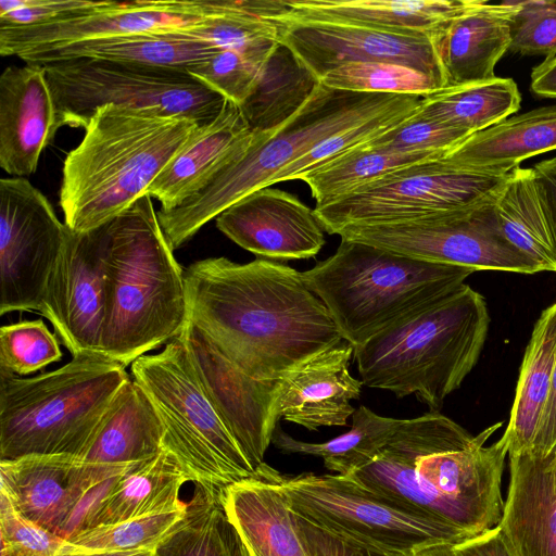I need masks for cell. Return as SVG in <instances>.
I'll use <instances>...</instances> for the list:
<instances>
[{
  "instance_id": "cell-36",
  "label": "cell",
  "mask_w": 556,
  "mask_h": 556,
  "mask_svg": "<svg viewBox=\"0 0 556 556\" xmlns=\"http://www.w3.org/2000/svg\"><path fill=\"white\" fill-rule=\"evenodd\" d=\"M401 420L380 416L362 405L352 416V428L329 441L303 442L292 438L277 426L271 443L285 454L320 457L328 470L349 477L376 457L389 442Z\"/></svg>"
},
{
  "instance_id": "cell-49",
  "label": "cell",
  "mask_w": 556,
  "mask_h": 556,
  "mask_svg": "<svg viewBox=\"0 0 556 556\" xmlns=\"http://www.w3.org/2000/svg\"><path fill=\"white\" fill-rule=\"evenodd\" d=\"M458 556H517L498 527L453 545Z\"/></svg>"
},
{
  "instance_id": "cell-2",
  "label": "cell",
  "mask_w": 556,
  "mask_h": 556,
  "mask_svg": "<svg viewBox=\"0 0 556 556\" xmlns=\"http://www.w3.org/2000/svg\"><path fill=\"white\" fill-rule=\"evenodd\" d=\"M200 126L113 104L98 108L64 160L59 195L64 224L88 232L130 207Z\"/></svg>"
},
{
  "instance_id": "cell-48",
  "label": "cell",
  "mask_w": 556,
  "mask_h": 556,
  "mask_svg": "<svg viewBox=\"0 0 556 556\" xmlns=\"http://www.w3.org/2000/svg\"><path fill=\"white\" fill-rule=\"evenodd\" d=\"M308 556H369L296 516Z\"/></svg>"
},
{
  "instance_id": "cell-51",
  "label": "cell",
  "mask_w": 556,
  "mask_h": 556,
  "mask_svg": "<svg viewBox=\"0 0 556 556\" xmlns=\"http://www.w3.org/2000/svg\"><path fill=\"white\" fill-rule=\"evenodd\" d=\"M532 169L556 238V157L541 161Z\"/></svg>"
},
{
  "instance_id": "cell-15",
  "label": "cell",
  "mask_w": 556,
  "mask_h": 556,
  "mask_svg": "<svg viewBox=\"0 0 556 556\" xmlns=\"http://www.w3.org/2000/svg\"><path fill=\"white\" fill-rule=\"evenodd\" d=\"M231 0L102 1L89 13L62 21L0 26V54L26 56L60 46L152 31L177 30L226 13Z\"/></svg>"
},
{
  "instance_id": "cell-9",
  "label": "cell",
  "mask_w": 556,
  "mask_h": 556,
  "mask_svg": "<svg viewBox=\"0 0 556 556\" xmlns=\"http://www.w3.org/2000/svg\"><path fill=\"white\" fill-rule=\"evenodd\" d=\"M42 65L60 128H85L94 111L106 104L188 118L203 126L219 114L226 100L184 68L89 59Z\"/></svg>"
},
{
  "instance_id": "cell-28",
  "label": "cell",
  "mask_w": 556,
  "mask_h": 556,
  "mask_svg": "<svg viewBox=\"0 0 556 556\" xmlns=\"http://www.w3.org/2000/svg\"><path fill=\"white\" fill-rule=\"evenodd\" d=\"M471 0H290L293 17L435 38Z\"/></svg>"
},
{
  "instance_id": "cell-3",
  "label": "cell",
  "mask_w": 556,
  "mask_h": 556,
  "mask_svg": "<svg viewBox=\"0 0 556 556\" xmlns=\"http://www.w3.org/2000/svg\"><path fill=\"white\" fill-rule=\"evenodd\" d=\"M102 355L131 365L188 321L184 270L147 194L105 224Z\"/></svg>"
},
{
  "instance_id": "cell-42",
  "label": "cell",
  "mask_w": 556,
  "mask_h": 556,
  "mask_svg": "<svg viewBox=\"0 0 556 556\" xmlns=\"http://www.w3.org/2000/svg\"><path fill=\"white\" fill-rule=\"evenodd\" d=\"M61 357L56 337L41 319L23 320L0 329V370L25 376Z\"/></svg>"
},
{
  "instance_id": "cell-30",
  "label": "cell",
  "mask_w": 556,
  "mask_h": 556,
  "mask_svg": "<svg viewBox=\"0 0 556 556\" xmlns=\"http://www.w3.org/2000/svg\"><path fill=\"white\" fill-rule=\"evenodd\" d=\"M186 28V27H185ZM217 48L186 34L182 28L76 42L23 59L26 64H48L89 59L154 67L184 68L203 62Z\"/></svg>"
},
{
  "instance_id": "cell-10",
  "label": "cell",
  "mask_w": 556,
  "mask_h": 556,
  "mask_svg": "<svg viewBox=\"0 0 556 556\" xmlns=\"http://www.w3.org/2000/svg\"><path fill=\"white\" fill-rule=\"evenodd\" d=\"M278 482L296 516L372 556H409L427 545L463 542L451 527L399 509L350 477L279 473Z\"/></svg>"
},
{
  "instance_id": "cell-45",
  "label": "cell",
  "mask_w": 556,
  "mask_h": 556,
  "mask_svg": "<svg viewBox=\"0 0 556 556\" xmlns=\"http://www.w3.org/2000/svg\"><path fill=\"white\" fill-rule=\"evenodd\" d=\"M1 556H58L68 541L22 515L0 493Z\"/></svg>"
},
{
  "instance_id": "cell-43",
  "label": "cell",
  "mask_w": 556,
  "mask_h": 556,
  "mask_svg": "<svg viewBox=\"0 0 556 556\" xmlns=\"http://www.w3.org/2000/svg\"><path fill=\"white\" fill-rule=\"evenodd\" d=\"M267 60L242 51L223 49L188 67L187 72L224 99L241 106L252 93Z\"/></svg>"
},
{
  "instance_id": "cell-41",
  "label": "cell",
  "mask_w": 556,
  "mask_h": 556,
  "mask_svg": "<svg viewBox=\"0 0 556 556\" xmlns=\"http://www.w3.org/2000/svg\"><path fill=\"white\" fill-rule=\"evenodd\" d=\"M320 83L342 91L424 98L443 88L439 81L422 72L387 61L344 64L327 73Z\"/></svg>"
},
{
  "instance_id": "cell-18",
  "label": "cell",
  "mask_w": 556,
  "mask_h": 556,
  "mask_svg": "<svg viewBox=\"0 0 556 556\" xmlns=\"http://www.w3.org/2000/svg\"><path fill=\"white\" fill-rule=\"evenodd\" d=\"M197 379L224 426L256 471L278 426L280 380H257L223 356L189 320L178 336Z\"/></svg>"
},
{
  "instance_id": "cell-14",
  "label": "cell",
  "mask_w": 556,
  "mask_h": 556,
  "mask_svg": "<svg viewBox=\"0 0 556 556\" xmlns=\"http://www.w3.org/2000/svg\"><path fill=\"white\" fill-rule=\"evenodd\" d=\"M67 229L28 179H0V315L40 312Z\"/></svg>"
},
{
  "instance_id": "cell-35",
  "label": "cell",
  "mask_w": 556,
  "mask_h": 556,
  "mask_svg": "<svg viewBox=\"0 0 556 556\" xmlns=\"http://www.w3.org/2000/svg\"><path fill=\"white\" fill-rule=\"evenodd\" d=\"M318 84L319 80L280 42L240 109L252 130H273L301 109Z\"/></svg>"
},
{
  "instance_id": "cell-33",
  "label": "cell",
  "mask_w": 556,
  "mask_h": 556,
  "mask_svg": "<svg viewBox=\"0 0 556 556\" xmlns=\"http://www.w3.org/2000/svg\"><path fill=\"white\" fill-rule=\"evenodd\" d=\"M508 242L540 271H556V238L532 168L513 169L495 201Z\"/></svg>"
},
{
  "instance_id": "cell-55",
  "label": "cell",
  "mask_w": 556,
  "mask_h": 556,
  "mask_svg": "<svg viewBox=\"0 0 556 556\" xmlns=\"http://www.w3.org/2000/svg\"><path fill=\"white\" fill-rule=\"evenodd\" d=\"M242 556H253L243 541H242Z\"/></svg>"
},
{
  "instance_id": "cell-27",
  "label": "cell",
  "mask_w": 556,
  "mask_h": 556,
  "mask_svg": "<svg viewBox=\"0 0 556 556\" xmlns=\"http://www.w3.org/2000/svg\"><path fill=\"white\" fill-rule=\"evenodd\" d=\"M509 1L471 0L433 39L448 86L495 78L494 68L510 45Z\"/></svg>"
},
{
  "instance_id": "cell-12",
  "label": "cell",
  "mask_w": 556,
  "mask_h": 556,
  "mask_svg": "<svg viewBox=\"0 0 556 556\" xmlns=\"http://www.w3.org/2000/svg\"><path fill=\"white\" fill-rule=\"evenodd\" d=\"M508 175L463 169L443 157L429 160L316 205L314 212L324 230L336 235L346 226L403 220L484 202L498 194Z\"/></svg>"
},
{
  "instance_id": "cell-23",
  "label": "cell",
  "mask_w": 556,
  "mask_h": 556,
  "mask_svg": "<svg viewBox=\"0 0 556 556\" xmlns=\"http://www.w3.org/2000/svg\"><path fill=\"white\" fill-rule=\"evenodd\" d=\"M354 346L346 341L307 359L280 380L277 404L279 419L309 431L320 427L346 426L361 397L363 382L349 371Z\"/></svg>"
},
{
  "instance_id": "cell-57",
  "label": "cell",
  "mask_w": 556,
  "mask_h": 556,
  "mask_svg": "<svg viewBox=\"0 0 556 556\" xmlns=\"http://www.w3.org/2000/svg\"><path fill=\"white\" fill-rule=\"evenodd\" d=\"M369 556H372V555H369Z\"/></svg>"
},
{
  "instance_id": "cell-50",
  "label": "cell",
  "mask_w": 556,
  "mask_h": 556,
  "mask_svg": "<svg viewBox=\"0 0 556 556\" xmlns=\"http://www.w3.org/2000/svg\"><path fill=\"white\" fill-rule=\"evenodd\" d=\"M556 450V364L552 387L532 452L541 455Z\"/></svg>"
},
{
  "instance_id": "cell-46",
  "label": "cell",
  "mask_w": 556,
  "mask_h": 556,
  "mask_svg": "<svg viewBox=\"0 0 556 556\" xmlns=\"http://www.w3.org/2000/svg\"><path fill=\"white\" fill-rule=\"evenodd\" d=\"M417 112L369 141L368 144L401 152L446 154L471 136L463 130L420 117Z\"/></svg>"
},
{
  "instance_id": "cell-39",
  "label": "cell",
  "mask_w": 556,
  "mask_h": 556,
  "mask_svg": "<svg viewBox=\"0 0 556 556\" xmlns=\"http://www.w3.org/2000/svg\"><path fill=\"white\" fill-rule=\"evenodd\" d=\"M422 100L424 97L408 96L397 105L321 140L280 170L271 185L301 179L308 172L368 143L416 113Z\"/></svg>"
},
{
  "instance_id": "cell-44",
  "label": "cell",
  "mask_w": 556,
  "mask_h": 556,
  "mask_svg": "<svg viewBox=\"0 0 556 556\" xmlns=\"http://www.w3.org/2000/svg\"><path fill=\"white\" fill-rule=\"evenodd\" d=\"M513 53L525 55H556V1H509Z\"/></svg>"
},
{
  "instance_id": "cell-8",
  "label": "cell",
  "mask_w": 556,
  "mask_h": 556,
  "mask_svg": "<svg viewBox=\"0 0 556 556\" xmlns=\"http://www.w3.org/2000/svg\"><path fill=\"white\" fill-rule=\"evenodd\" d=\"M131 375L154 406L163 447L195 485L220 491L255 470L203 392L179 337L131 364Z\"/></svg>"
},
{
  "instance_id": "cell-20",
  "label": "cell",
  "mask_w": 556,
  "mask_h": 556,
  "mask_svg": "<svg viewBox=\"0 0 556 556\" xmlns=\"http://www.w3.org/2000/svg\"><path fill=\"white\" fill-rule=\"evenodd\" d=\"M43 65L7 66L0 76V166L13 177L36 172L59 129Z\"/></svg>"
},
{
  "instance_id": "cell-1",
  "label": "cell",
  "mask_w": 556,
  "mask_h": 556,
  "mask_svg": "<svg viewBox=\"0 0 556 556\" xmlns=\"http://www.w3.org/2000/svg\"><path fill=\"white\" fill-rule=\"evenodd\" d=\"M184 280L188 320L254 379L281 380L343 341L301 273L281 263L208 257L184 269Z\"/></svg>"
},
{
  "instance_id": "cell-19",
  "label": "cell",
  "mask_w": 556,
  "mask_h": 556,
  "mask_svg": "<svg viewBox=\"0 0 556 556\" xmlns=\"http://www.w3.org/2000/svg\"><path fill=\"white\" fill-rule=\"evenodd\" d=\"M215 222L226 237L258 258H311L325 244L314 210L294 194L269 187L233 203Z\"/></svg>"
},
{
  "instance_id": "cell-13",
  "label": "cell",
  "mask_w": 556,
  "mask_h": 556,
  "mask_svg": "<svg viewBox=\"0 0 556 556\" xmlns=\"http://www.w3.org/2000/svg\"><path fill=\"white\" fill-rule=\"evenodd\" d=\"M473 438L439 412L402 419L376 457L349 477L399 509L451 527L466 541L491 529L465 506L420 482L415 473V462L432 452L466 446Z\"/></svg>"
},
{
  "instance_id": "cell-54",
  "label": "cell",
  "mask_w": 556,
  "mask_h": 556,
  "mask_svg": "<svg viewBox=\"0 0 556 556\" xmlns=\"http://www.w3.org/2000/svg\"><path fill=\"white\" fill-rule=\"evenodd\" d=\"M454 544L435 543L421 547L409 556H458L453 547Z\"/></svg>"
},
{
  "instance_id": "cell-29",
  "label": "cell",
  "mask_w": 556,
  "mask_h": 556,
  "mask_svg": "<svg viewBox=\"0 0 556 556\" xmlns=\"http://www.w3.org/2000/svg\"><path fill=\"white\" fill-rule=\"evenodd\" d=\"M556 149V104L538 108L476 132L443 160L478 173L506 175L520 162Z\"/></svg>"
},
{
  "instance_id": "cell-34",
  "label": "cell",
  "mask_w": 556,
  "mask_h": 556,
  "mask_svg": "<svg viewBox=\"0 0 556 556\" xmlns=\"http://www.w3.org/2000/svg\"><path fill=\"white\" fill-rule=\"evenodd\" d=\"M521 96L510 78L447 86L424 98L420 117L469 135L490 128L520 108Z\"/></svg>"
},
{
  "instance_id": "cell-47",
  "label": "cell",
  "mask_w": 556,
  "mask_h": 556,
  "mask_svg": "<svg viewBox=\"0 0 556 556\" xmlns=\"http://www.w3.org/2000/svg\"><path fill=\"white\" fill-rule=\"evenodd\" d=\"M102 1L1 0L0 26H30L52 23L97 10Z\"/></svg>"
},
{
  "instance_id": "cell-31",
  "label": "cell",
  "mask_w": 556,
  "mask_h": 556,
  "mask_svg": "<svg viewBox=\"0 0 556 556\" xmlns=\"http://www.w3.org/2000/svg\"><path fill=\"white\" fill-rule=\"evenodd\" d=\"M186 482H190L188 476L174 455L163 447L157 455L138 464L113 483L80 531L182 507L187 502L179 495Z\"/></svg>"
},
{
  "instance_id": "cell-17",
  "label": "cell",
  "mask_w": 556,
  "mask_h": 556,
  "mask_svg": "<svg viewBox=\"0 0 556 556\" xmlns=\"http://www.w3.org/2000/svg\"><path fill=\"white\" fill-rule=\"evenodd\" d=\"M105 312V224L83 233L68 228L40 313L75 357L102 355Z\"/></svg>"
},
{
  "instance_id": "cell-32",
  "label": "cell",
  "mask_w": 556,
  "mask_h": 556,
  "mask_svg": "<svg viewBox=\"0 0 556 556\" xmlns=\"http://www.w3.org/2000/svg\"><path fill=\"white\" fill-rule=\"evenodd\" d=\"M556 364V303L534 324L526 348L507 428L508 455L533 450Z\"/></svg>"
},
{
  "instance_id": "cell-16",
  "label": "cell",
  "mask_w": 556,
  "mask_h": 556,
  "mask_svg": "<svg viewBox=\"0 0 556 556\" xmlns=\"http://www.w3.org/2000/svg\"><path fill=\"white\" fill-rule=\"evenodd\" d=\"M279 41L317 80L349 63L387 61L422 72L448 86L433 38L393 34L324 21L278 16Z\"/></svg>"
},
{
  "instance_id": "cell-38",
  "label": "cell",
  "mask_w": 556,
  "mask_h": 556,
  "mask_svg": "<svg viewBox=\"0 0 556 556\" xmlns=\"http://www.w3.org/2000/svg\"><path fill=\"white\" fill-rule=\"evenodd\" d=\"M220 491L195 485L186 518L157 546V556H242V540L227 518Z\"/></svg>"
},
{
  "instance_id": "cell-26",
  "label": "cell",
  "mask_w": 556,
  "mask_h": 556,
  "mask_svg": "<svg viewBox=\"0 0 556 556\" xmlns=\"http://www.w3.org/2000/svg\"><path fill=\"white\" fill-rule=\"evenodd\" d=\"M509 484L497 527L517 556H556L553 453L508 455Z\"/></svg>"
},
{
  "instance_id": "cell-11",
  "label": "cell",
  "mask_w": 556,
  "mask_h": 556,
  "mask_svg": "<svg viewBox=\"0 0 556 556\" xmlns=\"http://www.w3.org/2000/svg\"><path fill=\"white\" fill-rule=\"evenodd\" d=\"M497 195L463 208L403 220L346 226L336 235L342 240L369 244L410 258L469 267L476 271L539 273V267L516 250L502 232L495 213Z\"/></svg>"
},
{
  "instance_id": "cell-24",
  "label": "cell",
  "mask_w": 556,
  "mask_h": 556,
  "mask_svg": "<svg viewBox=\"0 0 556 556\" xmlns=\"http://www.w3.org/2000/svg\"><path fill=\"white\" fill-rule=\"evenodd\" d=\"M239 105L225 100L219 114L200 126L148 189L168 212L204 189L254 139Z\"/></svg>"
},
{
  "instance_id": "cell-22",
  "label": "cell",
  "mask_w": 556,
  "mask_h": 556,
  "mask_svg": "<svg viewBox=\"0 0 556 556\" xmlns=\"http://www.w3.org/2000/svg\"><path fill=\"white\" fill-rule=\"evenodd\" d=\"M161 419L144 391L129 379L108 410L77 468L93 492L163 450Z\"/></svg>"
},
{
  "instance_id": "cell-56",
  "label": "cell",
  "mask_w": 556,
  "mask_h": 556,
  "mask_svg": "<svg viewBox=\"0 0 556 556\" xmlns=\"http://www.w3.org/2000/svg\"><path fill=\"white\" fill-rule=\"evenodd\" d=\"M553 468L556 476V450L553 452Z\"/></svg>"
},
{
  "instance_id": "cell-37",
  "label": "cell",
  "mask_w": 556,
  "mask_h": 556,
  "mask_svg": "<svg viewBox=\"0 0 556 556\" xmlns=\"http://www.w3.org/2000/svg\"><path fill=\"white\" fill-rule=\"evenodd\" d=\"M444 155L401 152L366 143L308 172L300 180L309 187L316 205H323L403 167Z\"/></svg>"
},
{
  "instance_id": "cell-4",
  "label": "cell",
  "mask_w": 556,
  "mask_h": 556,
  "mask_svg": "<svg viewBox=\"0 0 556 556\" xmlns=\"http://www.w3.org/2000/svg\"><path fill=\"white\" fill-rule=\"evenodd\" d=\"M489 325L484 298L463 283L354 348L361 381L439 412L478 363Z\"/></svg>"
},
{
  "instance_id": "cell-6",
  "label": "cell",
  "mask_w": 556,
  "mask_h": 556,
  "mask_svg": "<svg viewBox=\"0 0 556 556\" xmlns=\"http://www.w3.org/2000/svg\"><path fill=\"white\" fill-rule=\"evenodd\" d=\"M476 270L342 240L337 251L301 273L354 348L459 288Z\"/></svg>"
},
{
  "instance_id": "cell-21",
  "label": "cell",
  "mask_w": 556,
  "mask_h": 556,
  "mask_svg": "<svg viewBox=\"0 0 556 556\" xmlns=\"http://www.w3.org/2000/svg\"><path fill=\"white\" fill-rule=\"evenodd\" d=\"M77 462L54 455L1 459V493L26 518L68 541L93 493L81 482Z\"/></svg>"
},
{
  "instance_id": "cell-52",
  "label": "cell",
  "mask_w": 556,
  "mask_h": 556,
  "mask_svg": "<svg viewBox=\"0 0 556 556\" xmlns=\"http://www.w3.org/2000/svg\"><path fill=\"white\" fill-rule=\"evenodd\" d=\"M530 88L535 96L556 99V55L533 67Z\"/></svg>"
},
{
  "instance_id": "cell-7",
  "label": "cell",
  "mask_w": 556,
  "mask_h": 556,
  "mask_svg": "<svg viewBox=\"0 0 556 556\" xmlns=\"http://www.w3.org/2000/svg\"><path fill=\"white\" fill-rule=\"evenodd\" d=\"M408 96L342 91L319 81L308 100L282 125L255 130L252 142L204 189L172 211H157L170 248L179 249L230 205L269 187L280 170L321 140L397 105Z\"/></svg>"
},
{
  "instance_id": "cell-25",
  "label": "cell",
  "mask_w": 556,
  "mask_h": 556,
  "mask_svg": "<svg viewBox=\"0 0 556 556\" xmlns=\"http://www.w3.org/2000/svg\"><path fill=\"white\" fill-rule=\"evenodd\" d=\"M279 473L264 463L254 476L220 491L223 507L253 556H308Z\"/></svg>"
},
{
  "instance_id": "cell-40",
  "label": "cell",
  "mask_w": 556,
  "mask_h": 556,
  "mask_svg": "<svg viewBox=\"0 0 556 556\" xmlns=\"http://www.w3.org/2000/svg\"><path fill=\"white\" fill-rule=\"evenodd\" d=\"M187 510L188 502L163 514L85 529L68 540L66 549L80 553L156 549L184 521Z\"/></svg>"
},
{
  "instance_id": "cell-53",
  "label": "cell",
  "mask_w": 556,
  "mask_h": 556,
  "mask_svg": "<svg viewBox=\"0 0 556 556\" xmlns=\"http://www.w3.org/2000/svg\"><path fill=\"white\" fill-rule=\"evenodd\" d=\"M58 556H157L156 549L105 551L80 553L65 549Z\"/></svg>"
},
{
  "instance_id": "cell-5",
  "label": "cell",
  "mask_w": 556,
  "mask_h": 556,
  "mask_svg": "<svg viewBox=\"0 0 556 556\" xmlns=\"http://www.w3.org/2000/svg\"><path fill=\"white\" fill-rule=\"evenodd\" d=\"M130 379L102 355L23 378L0 370V460L30 455L81 458Z\"/></svg>"
}]
</instances>
